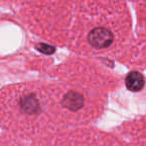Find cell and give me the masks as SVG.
I'll return each mask as SVG.
<instances>
[{
	"label": "cell",
	"instance_id": "obj_1",
	"mask_svg": "<svg viewBox=\"0 0 146 146\" xmlns=\"http://www.w3.org/2000/svg\"><path fill=\"white\" fill-rule=\"evenodd\" d=\"M88 41L90 45L94 48L104 49L109 47L113 42V34L108 29L95 28L89 33L88 35Z\"/></svg>",
	"mask_w": 146,
	"mask_h": 146
},
{
	"label": "cell",
	"instance_id": "obj_2",
	"mask_svg": "<svg viewBox=\"0 0 146 146\" xmlns=\"http://www.w3.org/2000/svg\"><path fill=\"white\" fill-rule=\"evenodd\" d=\"M19 107L23 113L27 115H34L40 110V102L35 94H25L19 100Z\"/></svg>",
	"mask_w": 146,
	"mask_h": 146
},
{
	"label": "cell",
	"instance_id": "obj_3",
	"mask_svg": "<svg viewBox=\"0 0 146 146\" xmlns=\"http://www.w3.org/2000/svg\"><path fill=\"white\" fill-rule=\"evenodd\" d=\"M62 104L69 110L72 111H77L80 108L83 106L84 104V98L78 92H68L65 94V96L63 97Z\"/></svg>",
	"mask_w": 146,
	"mask_h": 146
},
{
	"label": "cell",
	"instance_id": "obj_4",
	"mask_svg": "<svg viewBox=\"0 0 146 146\" xmlns=\"http://www.w3.org/2000/svg\"><path fill=\"white\" fill-rule=\"evenodd\" d=\"M144 83H145L144 77L139 72L133 71V72H130L126 76L125 84H126V87L130 91H133V92L139 91V90H141L143 88Z\"/></svg>",
	"mask_w": 146,
	"mask_h": 146
},
{
	"label": "cell",
	"instance_id": "obj_5",
	"mask_svg": "<svg viewBox=\"0 0 146 146\" xmlns=\"http://www.w3.org/2000/svg\"><path fill=\"white\" fill-rule=\"evenodd\" d=\"M36 48L38 49L40 52L44 53V54H52L55 51V48L51 45L48 44H44V43H41V44H38L36 46Z\"/></svg>",
	"mask_w": 146,
	"mask_h": 146
}]
</instances>
